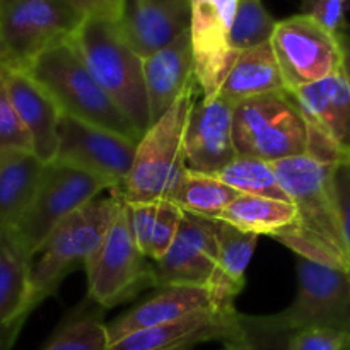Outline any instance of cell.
<instances>
[{"instance_id": "obj_29", "label": "cell", "mask_w": 350, "mask_h": 350, "mask_svg": "<svg viewBox=\"0 0 350 350\" xmlns=\"http://www.w3.org/2000/svg\"><path fill=\"white\" fill-rule=\"evenodd\" d=\"M108 347L105 308L88 299L64 318L41 350H106Z\"/></svg>"}, {"instance_id": "obj_36", "label": "cell", "mask_w": 350, "mask_h": 350, "mask_svg": "<svg viewBox=\"0 0 350 350\" xmlns=\"http://www.w3.org/2000/svg\"><path fill=\"white\" fill-rule=\"evenodd\" d=\"M84 19H105L116 23L122 14L123 0H68Z\"/></svg>"}, {"instance_id": "obj_27", "label": "cell", "mask_w": 350, "mask_h": 350, "mask_svg": "<svg viewBox=\"0 0 350 350\" xmlns=\"http://www.w3.org/2000/svg\"><path fill=\"white\" fill-rule=\"evenodd\" d=\"M217 221L234 226L241 231L275 238L279 232L294 224L296 207L293 202L239 193Z\"/></svg>"}, {"instance_id": "obj_28", "label": "cell", "mask_w": 350, "mask_h": 350, "mask_svg": "<svg viewBox=\"0 0 350 350\" xmlns=\"http://www.w3.org/2000/svg\"><path fill=\"white\" fill-rule=\"evenodd\" d=\"M238 195V191L222 183L219 178L187 170L166 200L185 214L217 221Z\"/></svg>"}, {"instance_id": "obj_25", "label": "cell", "mask_w": 350, "mask_h": 350, "mask_svg": "<svg viewBox=\"0 0 350 350\" xmlns=\"http://www.w3.org/2000/svg\"><path fill=\"white\" fill-rule=\"evenodd\" d=\"M44 166L33 152L14 154L0 163V231L14 228L26 214Z\"/></svg>"}, {"instance_id": "obj_8", "label": "cell", "mask_w": 350, "mask_h": 350, "mask_svg": "<svg viewBox=\"0 0 350 350\" xmlns=\"http://www.w3.org/2000/svg\"><path fill=\"white\" fill-rule=\"evenodd\" d=\"M82 23L68 0H10L0 9V67L26 70L43 51L74 36Z\"/></svg>"}, {"instance_id": "obj_23", "label": "cell", "mask_w": 350, "mask_h": 350, "mask_svg": "<svg viewBox=\"0 0 350 350\" xmlns=\"http://www.w3.org/2000/svg\"><path fill=\"white\" fill-rule=\"evenodd\" d=\"M215 228L217 239V267L211 293L219 306H234V297L245 287L246 270L255 253L258 234L241 231L222 221Z\"/></svg>"}, {"instance_id": "obj_43", "label": "cell", "mask_w": 350, "mask_h": 350, "mask_svg": "<svg viewBox=\"0 0 350 350\" xmlns=\"http://www.w3.org/2000/svg\"><path fill=\"white\" fill-rule=\"evenodd\" d=\"M284 350H287V349H284Z\"/></svg>"}, {"instance_id": "obj_20", "label": "cell", "mask_w": 350, "mask_h": 350, "mask_svg": "<svg viewBox=\"0 0 350 350\" xmlns=\"http://www.w3.org/2000/svg\"><path fill=\"white\" fill-rule=\"evenodd\" d=\"M221 308L207 287L167 286L108 323L109 344L135 332L161 327L200 311Z\"/></svg>"}, {"instance_id": "obj_30", "label": "cell", "mask_w": 350, "mask_h": 350, "mask_svg": "<svg viewBox=\"0 0 350 350\" xmlns=\"http://www.w3.org/2000/svg\"><path fill=\"white\" fill-rule=\"evenodd\" d=\"M215 178H219L222 183L231 187L238 193L291 202L280 185L275 167L267 161L236 156L224 170L215 174Z\"/></svg>"}, {"instance_id": "obj_14", "label": "cell", "mask_w": 350, "mask_h": 350, "mask_svg": "<svg viewBox=\"0 0 350 350\" xmlns=\"http://www.w3.org/2000/svg\"><path fill=\"white\" fill-rule=\"evenodd\" d=\"M190 3L195 79L202 96L212 98L219 92L239 53L231 44L238 0H190Z\"/></svg>"}, {"instance_id": "obj_38", "label": "cell", "mask_w": 350, "mask_h": 350, "mask_svg": "<svg viewBox=\"0 0 350 350\" xmlns=\"http://www.w3.org/2000/svg\"><path fill=\"white\" fill-rule=\"evenodd\" d=\"M221 350H256L255 344L248 342V344H241V345H222Z\"/></svg>"}, {"instance_id": "obj_26", "label": "cell", "mask_w": 350, "mask_h": 350, "mask_svg": "<svg viewBox=\"0 0 350 350\" xmlns=\"http://www.w3.org/2000/svg\"><path fill=\"white\" fill-rule=\"evenodd\" d=\"M125 205L130 229L139 250L150 262H159L170 250L185 212L167 200L149 204L125 202Z\"/></svg>"}, {"instance_id": "obj_5", "label": "cell", "mask_w": 350, "mask_h": 350, "mask_svg": "<svg viewBox=\"0 0 350 350\" xmlns=\"http://www.w3.org/2000/svg\"><path fill=\"white\" fill-rule=\"evenodd\" d=\"M297 287L286 310L263 317L241 314L250 337L293 335L306 328L350 332V273L297 256Z\"/></svg>"}, {"instance_id": "obj_12", "label": "cell", "mask_w": 350, "mask_h": 350, "mask_svg": "<svg viewBox=\"0 0 350 350\" xmlns=\"http://www.w3.org/2000/svg\"><path fill=\"white\" fill-rule=\"evenodd\" d=\"M291 92L310 130L308 154L327 164L350 161V81L344 68Z\"/></svg>"}, {"instance_id": "obj_37", "label": "cell", "mask_w": 350, "mask_h": 350, "mask_svg": "<svg viewBox=\"0 0 350 350\" xmlns=\"http://www.w3.org/2000/svg\"><path fill=\"white\" fill-rule=\"evenodd\" d=\"M338 40H340L342 51H344V70H345V74H347V77L350 81V33H349V31L338 34Z\"/></svg>"}, {"instance_id": "obj_24", "label": "cell", "mask_w": 350, "mask_h": 350, "mask_svg": "<svg viewBox=\"0 0 350 350\" xmlns=\"http://www.w3.org/2000/svg\"><path fill=\"white\" fill-rule=\"evenodd\" d=\"M286 89L272 43H265L239 51L217 94L236 105L243 99Z\"/></svg>"}, {"instance_id": "obj_33", "label": "cell", "mask_w": 350, "mask_h": 350, "mask_svg": "<svg viewBox=\"0 0 350 350\" xmlns=\"http://www.w3.org/2000/svg\"><path fill=\"white\" fill-rule=\"evenodd\" d=\"M347 10L349 0H303L301 14H306L325 29L338 36L347 31Z\"/></svg>"}, {"instance_id": "obj_11", "label": "cell", "mask_w": 350, "mask_h": 350, "mask_svg": "<svg viewBox=\"0 0 350 350\" xmlns=\"http://www.w3.org/2000/svg\"><path fill=\"white\" fill-rule=\"evenodd\" d=\"M270 43L287 91L323 81L344 68V51L338 36L306 14L277 21Z\"/></svg>"}, {"instance_id": "obj_22", "label": "cell", "mask_w": 350, "mask_h": 350, "mask_svg": "<svg viewBox=\"0 0 350 350\" xmlns=\"http://www.w3.org/2000/svg\"><path fill=\"white\" fill-rule=\"evenodd\" d=\"M31 258L10 229L0 231V340L10 345L24 323Z\"/></svg>"}, {"instance_id": "obj_42", "label": "cell", "mask_w": 350, "mask_h": 350, "mask_svg": "<svg viewBox=\"0 0 350 350\" xmlns=\"http://www.w3.org/2000/svg\"><path fill=\"white\" fill-rule=\"evenodd\" d=\"M154 2H173V0H154Z\"/></svg>"}, {"instance_id": "obj_13", "label": "cell", "mask_w": 350, "mask_h": 350, "mask_svg": "<svg viewBox=\"0 0 350 350\" xmlns=\"http://www.w3.org/2000/svg\"><path fill=\"white\" fill-rule=\"evenodd\" d=\"M137 142L103 126L62 115L55 161L88 171L118 188L132 170Z\"/></svg>"}, {"instance_id": "obj_4", "label": "cell", "mask_w": 350, "mask_h": 350, "mask_svg": "<svg viewBox=\"0 0 350 350\" xmlns=\"http://www.w3.org/2000/svg\"><path fill=\"white\" fill-rule=\"evenodd\" d=\"M70 41L92 77L144 135L152 125L144 77V58L123 40L116 23L84 19Z\"/></svg>"}, {"instance_id": "obj_18", "label": "cell", "mask_w": 350, "mask_h": 350, "mask_svg": "<svg viewBox=\"0 0 350 350\" xmlns=\"http://www.w3.org/2000/svg\"><path fill=\"white\" fill-rule=\"evenodd\" d=\"M190 19V0H123L116 26L132 50L147 58L187 33Z\"/></svg>"}, {"instance_id": "obj_7", "label": "cell", "mask_w": 350, "mask_h": 350, "mask_svg": "<svg viewBox=\"0 0 350 350\" xmlns=\"http://www.w3.org/2000/svg\"><path fill=\"white\" fill-rule=\"evenodd\" d=\"M232 142L236 156L273 164L308 154L310 130L293 92L286 89L236 103Z\"/></svg>"}, {"instance_id": "obj_10", "label": "cell", "mask_w": 350, "mask_h": 350, "mask_svg": "<svg viewBox=\"0 0 350 350\" xmlns=\"http://www.w3.org/2000/svg\"><path fill=\"white\" fill-rule=\"evenodd\" d=\"M88 299L109 310L154 287L152 262L137 246L123 202L99 248L85 263Z\"/></svg>"}, {"instance_id": "obj_40", "label": "cell", "mask_w": 350, "mask_h": 350, "mask_svg": "<svg viewBox=\"0 0 350 350\" xmlns=\"http://www.w3.org/2000/svg\"><path fill=\"white\" fill-rule=\"evenodd\" d=\"M9 347H10V345H7L5 342L0 340V350H9Z\"/></svg>"}, {"instance_id": "obj_39", "label": "cell", "mask_w": 350, "mask_h": 350, "mask_svg": "<svg viewBox=\"0 0 350 350\" xmlns=\"http://www.w3.org/2000/svg\"><path fill=\"white\" fill-rule=\"evenodd\" d=\"M342 350H350V332L347 334V338H345L344 349H342Z\"/></svg>"}, {"instance_id": "obj_41", "label": "cell", "mask_w": 350, "mask_h": 350, "mask_svg": "<svg viewBox=\"0 0 350 350\" xmlns=\"http://www.w3.org/2000/svg\"><path fill=\"white\" fill-rule=\"evenodd\" d=\"M9 2H10V0H0V9H2V7L5 5V3H9Z\"/></svg>"}, {"instance_id": "obj_17", "label": "cell", "mask_w": 350, "mask_h": 350, "mask_svg": "<svg viewBox=\"0 0 350 350\" xmlns=\"http://www.w3.org/2000/svg\"><path fill=\"white\" fill-rule=\"evenodd\" d=\"M232 115L234 105L219 94L195 101L185 132L188 171L215 176L234 159Z\"/></svg>"}, {"instance_id": "obj_1", "label": "cell", "mask_w": 350, "mask_h": 350, "mask_svg": "<svg viewBox=\"0 0 350 350\" xmlns=\"http://www.w3.org/2000/svg\"><path fill=\"white\" fill-rule=\"evenodd\" d=\"M335 166L310 154L273 163L284 191L296 207L294 224L273 239L297 256L350 273V256L334 185Z\"/></svg>"}, {"instance_id": "obj_3", "label": "cell", "mask_w": 350, "mask_h": 350, "mask_svg": "<svg viewBox=\"0 0 350 350\" xmlns=\"http://www.w3.org/2000/svg\"><path fill=\"white\" fill-rule=\"evenodd\" d=\"M24 72L46 91L62 115L103 126L126 139L142 137L92 77L70 38L43 51Z\"/></svg>"}, {"instance_id": "obj_16", "label": "cell", "mask_w": 350, "mask_h": 350, "mask_svg": "<svg viewBox=\"0 0 350 350\" xmlns=\"http://www.w3.org/2000/svg\"><path fill=\"white\" fill-rule=\"evenodd\" d=\"M217 222L183 214L180 229L170 250L159 262H152L156 289L167 286H191L211 289L217 267Z\"/></svg>"}, {"instance_id": "obj_34", "label": "cell", "mask_w": 350, "mask_h": 350, "mask_svg": "<svg viewBox=\"0 0 350 350\" xmlns=\"http://www.w3.org/2000/svg\"><path fill=\"white\" fill-rule=\"evenodd\" d=\"M347 334L334 328H306L287 338V350H342Z\"/></svg>"}, {"instance_id": "obj_21", "label": "cell", "mask_w": 350, "mask_h": 350, "mask_svg": "<svg viewBox=\"0 0 350 350\" xmlns=\"http://www.w3.org/2000/svg\"><path fill=\"white\" fill-rule=\"evenodd\" d=\"M144 77L149 98L150 122L154 123L191 85L197 84L190 29L163 50L144 58Z\"/></svg>"}, {"instance_id": "obj_2", "label": "cell", "mask_w": 350, "mask_h": 350, "mask_svg": "<svg viewBox=\"0 0 350 350\" xmlns=\"http://www.w3.org/2000/svg\"><path fill=\"white\" fill-rule=\"evenodd\" d=\"M123 202L120 191L111 188L79 208L51 231L31 258L27 294L23 308L24 320L46 297L57 293L65 277L81 267L85 269V263L115 222Z\"/></svg>"}, {"instance_id": "obj_19", "label": "cell", "mask_w": 350, "mask_h": 350, "mask_svg": "<svg viewBox=\"0 0 350 350\" xmlns=\"http://www.w3.org/2000/svg\"><path fill=\"white\" fill-rule=\"evenodd\" d=\"M0 82L21 122L29 132L34 156L44 164L53 163L58 149L60 108L24 70L0 67Z\"/></svg>"}, {"instance_id": "obj_9", "label": "cell", "mask_w": 350, "mask_h": 350, "mask_svg": "<svg viewBox=\"0 0 350 350\" xmlns=\"http://www.w3.org/2000/svg\"><path fill=\"white\" fill-rule=\"evenodd\" d=\"M111 188L103 178L53 161L44 166L33 202L10 232L33 258L60 222Z\"/></svg>"}, {"instance_id": "obj_31", "label": "cell", "mask_w": 350, "mask_h": 350, "mask_svg": "<svg viewBox=\"0 0 350 350\" xmlns=\"http://www.w3.org/2000/svg\"><path fill=\"white\" fill-rule=\"evenodd\" d=\"M277 21L263 5V0H238L231 44L236 51L250 50L272 41Z\"/></svg>"}, {"instance_id": "obj_35", "label": "cell", "mask_w": 350, "mask_h": 350, "mask_svg": "<svg viewBox=\"0 0 350 350\" xmlns=\"http://www.w3.org/2000/svg\"><path fill=\"white\" fill-rule=\"evenodd\" d=\"M334 185L337 193L338 212H340L342 232L350 256V161L338 163L334 171Z\"/></svg>"}, {"instance_id": "obj_15", "label": "cell", "mask_w": 350, "mask_h": 350, "mask_svg": "<svg viewBox=\"0 0 350 350\" xmlns=\"http://www.w3.org/2000/svg\"><path fill=\"white\" fill-rule=\"evenodd\" d=\"M208 342H222V345L252 342L234 306L200 311L173 323L135 332L109 344L106 350H191Z\"/></svg>"}, {"instance_id": "obj_32", "label": "cell", "mask_w": 350, "mask_h": 350, "mask_svg": "<svg viewBox=\"0 0 350 350\" xmlns=\"http://www.w3.org/2000/svg\"><path fill=\"white\" fill-rule=\"evenodd\" d=\"M23 152H33V140L0 82V163Z\"/></svg>"}, {"instance_id": "obj_6", "label": "cell", "mask_w": 350, "mask_h": 350, "mask_svg": "<svg viewBox=\"0 0 350 350\" xmlns=\"http://www.w3.org/2000/svg\"><path fill=\"white\" fill-rule=\"evenodd\" d=\"M198 94V84L191 85L140 137L132 170L116 188L126 204L166 200L185 174V132Z\"/></svg>"}]
</instances>
